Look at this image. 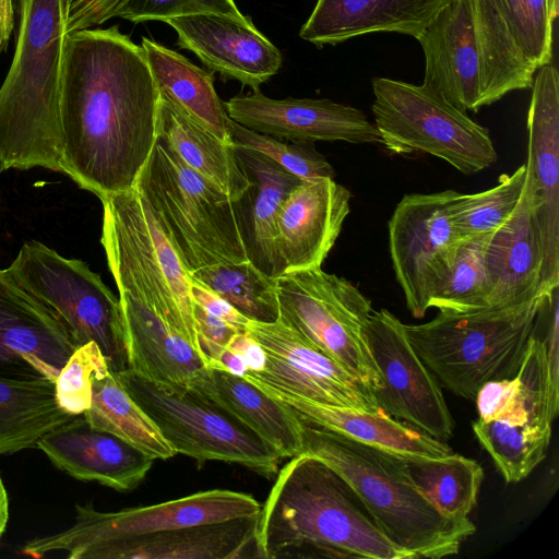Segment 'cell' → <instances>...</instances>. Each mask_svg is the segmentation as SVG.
I'll return each mask as SVG.
<instances>
[{
	"label": "cell",
	"instance_id": "39",
	"mask_svg": "<svg viewBox=\"0 0 559 559\" xmlns=\"http://www.w3.org/2000/svg\"><path fill=\"white\" fill-rule=\"evenodd\" d=\"M514 43L537 70L552 58V24L548 0H491Z\"/></svg>",
	"mask_w": 559,
	"mask_h": 559
},
{
	"label": "cell",
	"instance_id": "51",
	"mask_svg": "<svg viewBox=\"0 0 559 559\" xmlns=\"http://www.w3.org/2000/svg\"><path fill=\"white\" fill-rule=\"evenodd\" d=\"M548 3H549L550 15H551L552 20L555 21V19L558 15L559 0H548Z\"/></svg>",
	"mask_w": 559,
	"mask_h": 559
},
{
	"label": "cell",
	"instance_id": "17",
	"mask_svg": "<svg viewBox=\"0 0 559 559\" xmlns=\"http://www.w3.org/2000/svg\"><path fill=\"white\" fill-rule=\"evenodd\" d=\"M78 346L55 314L0 270V377L55 381Z\"/></svg>",
	"mask_w": 559,
	"mask_h": 559
},
{
	"label": "cell",
	"instance_id": "29",
	"mask_svg": "<svg viewBox=\"0 0 559 559\" xmlns=\"http://www.w3.org/2000/svg\"><path fill=\"white\" fill-rule=\"evenodd\" d=\"M157 135L191 169L214 183L233 201H237L249 187L250 181L237 160L235 144L218 139L163 94H159Z\"/></svg>",
	"mask_w": 559,
	"mask_h": 559
},
{
	"label": "cell",
	"instance_id": "27",
	"mask_svg": "<svg viewBox=\"0 0 559 559\" xmlns=\"http://www.w3.org/2000/svg\"><path fill=\"white\" fill-rule=\"evenodd\" d=\"M259 386V385H257ZM271 397L288 405L301 419L355 441L405 457H443L451 448L383 411L368 412L322 404L259 386Z\"/></svg>",
	"mask_w": 559,
	"mask_h": 559
},
{
	"label": "cell",
	"instance_id": "38",
	"mask_svg": "<svg viewBox=\"0 0 559 559\" xmlns=\"http://www.w3.org/2000/svg\"><path fill=\"white\" fill-rule=\"evenodd\" d=\"M526 166L511 175L503 174L488 190L462 194L456 192L451 217L459 238L493 233L515 210L525 185Z\"/></svg>",
	"mask_w": 559,
	"mask_h": 559
},
{
	"label": "cell",
	"instance_id": "11",
	"mask_svg": "<svg viewBox=\"0 0 559 559\" xmlns=\"http://www.w3.org/2000/svg\"><path fill=\"white\" fill-rule=\"evenodd\" d=\"M276 287L280 318L286 324L373 392L380 388L364 332L373 309L357 286L314 267L282 274Z\"/></svg>",
	"mask_w": 559,
	"mask_h": 559
},
{
	"label": "cell",
	"instance_id": "20",
	"mask_svg": "<svg viewBox=\"0 0 559 559\" xmlns=\"http://www.w3.org/2000/svg\"><path fill=\"white\" fill-rule=\"evenodd\" d=\"M425 56L421 85L463 111L481 108V50L475 0H452L416 37Z\"/></svg>",
	"mask_w": 559,
	"mask_h": 559
},
{
	"label": "cell",
	"instance_id": "45",
	"mask_svg": "<svg viewBox=\"0 0 559 559\" xmlns=\"http://www.w3.org/2000/svg\"><path fill=\"white\" fill-rule=\"evenodd\" d=\"M193 317L199 346L209 365L240 331L195 302Z\"/></svg>",
	"mask_w": 559,
	"mask_h": 559
},
{
	"label": "cell",
	"instance_id": "42",
	"mask_svg": "<svg viewBox=\"0 0 559 559\" xmlns=\"http://www.w3.org/2000/svg\"><path fill=\"white\" fill-rule=\"evenodd\" d=\"M140 204L144 228L155 253L157 263L179 307L189 318L194 320L193 301L190 294L191 280L189 272L182 263L156 213L141 193Z\"/></svg>",
	"mask_w": 559,
	"mask_h": 559
},
{
	"label": "cell",
	"instance_id": "28",
	"mask_svg": "<svg viewBox=\"0 0 559 559\" xmlns=\"http://www.w3.org/2000/svg\"><path fill=\"white\" fill-rule=\"evenodd\" d=\"M190 386L233 415L281 459L302 453L300 417L248 379L207 367Z\"/></svg>",
	"mask_w": 559,
	"mask_h": 559
},
{
	"label": "cell",
	"instance_id": "21",
	"mask_svg": "<svg viewBox=\"0 0 559 559\" xmlns=\"http://www.w3.org/2000/svg\"><path fill=\"white\" fill-rule=\"evenodd\" d=\"M350 192L332 178L302 180L282 203L277 249L285 272L321 267L349 214Z\"/></svg>",
	"mask_w": 559,
	"mask_h": 559
},
{
	"label": "cell",
	"instance_id": "31",
	"mask_svg": "<svg viewBox=\"0 0 559 559\" xmlns=\"http://www.w3.org/2000/svg\"><path fill=\"white\" fill-rule=\"evenodd\" d=\"M73 417L59 405L55 381L0 377V454L36 447Z\"/></svg>",
	"mask_w": 559,
	"mask_h": 559
},
{
	"label": "cell",
	"instance_id": "30",
	"mask_svg": "<svg viewBox=\"0 0 559 559\" xmlns=\"http://www.w3.org/2000/svg\"><path fill=\"white\" fill-rule=\"evenodd\" d=\"M140 46L159 94L175 102L218 139L234 144L228 128L230 118L215 91L213 73L154 39L142 37Z\"/></svg>",
	"mask_w": 559,
	"mask_h": 559
},
{
	"label": "cell",
	"instance_id": "2",
	"mask_svg": "<svg viewBox=\"0 0 559 559\" xmlns=\"http://www.w3.org/2000/svg\"><path fill=\"white\" fill-rule=\"evenodd\" d=\"M103 203L102 245L122 310L129 370L147 379L190 386L207 368L194 320L179 307L146 235L140 193Z\"/></svg>",
	"mask_w": 559,
	"mask_h": 559
},
{
	"label": "cell",
	"instance_id": "14",
	"mask_svg": "<svg viewBox=\"0 0 559 559\" xmlns=\"http://www.w3.org/2000/svg\"><path fill=\"white\" fill-rule=\"evenodd\" d=\"M246 332L265 354L263 369L243 376L255 385L317 403L380 411L368 385L280 317L270 323L249 321Z\"/></svg>",
	"mask_w": 559,
	"mask_h": 559
},
{
	"label": "cell",
	"instance_id": "10",
	"mask_svg": "<svg viewBox=\"0 0 559 559\" xmlns=\"http://www.w3.org/2000/svg\"><path fill=\"white\" fill-rule=\"evenodd\" d=\"M7 270L58 318L79 346L94 342L114 372L128 368L120 300L85 262L29 241Z\"/></svg>",
	"mask_w": 559,
	"mask_h": 559
},
{
	"label": "cell",
	"instance_id": "6",
	"mask_svg": "<svg viewBox=\"0 0 559 559\" xmlns=\"http://www.w3.org/2000/svg\"><path fill=\"white\" fill-rule=\"evenodd\" d=\"M550 295L504 307L440 312L420 324H404L427 368L453 394L475 400L488 381L514 378L528 340Z\"/></svg>",
	"mask_w": 559,
	"mask_h": 559
},
{
	"label": "cell",
	"instance_id": "8",
	"mask_svg": "<svg viewBox=\"0 0 559 559\" xmlns=\"http://www.w3.org/2000/svg\"><path fill=\"white\" fill-rule=\"evenodd\" d=\"M371 85L374 126L392 154L426 153L464 175L497 162L489 131L438 93L389 78H373Z\"/></svg>",
	"mask_w": 559,
	"mask_h": 559
},
{
	"label": "cell",
	"instance_id": "23",
	"mask_svg": "<svg viewBox=\"0 0 559 559\" xmlns=\"http://www.w3.org/2000/svg\"><path fill=\"white\" fill-rule=\"evenodd\" d=\"M235 154L250 181L233 202L247 258L264 274L278 277L285 269L277 249V216L302 179L254 150L235 144Z\"/></svg>",
	"mask_w": 559,
	"mask_h": 559
},
{
	"label": "cell",
	"instance_id": "18",
	"mask_svg": "<svg viewBox=\"0 0 559 559\" xmlns=\"http://www.w3.org/2000/svg\"><path fill=\"white\" fill-rule=\"evenodd\" d=\"M224 107L237 123L282 140L381 143L376 126L360 109L326 98L274 99L255 88L229 98Z\"/></svg>",
	"mask_w": 559,
	"mask_h": 559
},
{
	"label": "cell",
	"instance_id": "26",
	"mask_svg": "<svg viewBox=\"0 0 559 559\" xmlns=\"http://www.w3.org/2000/svg\"><path fill=\"white\" fill-rule=\"evenodd\" d=\"M486 272L488 307L510 306L545 293L540 288L542 251L535 207L526 183L515 210L491 234Z\"/></svg>",
	"mask_w": 559,
	"mask_h": 559
},
{
	"label": "cell",
	"instance_id": "19",
	"mask_svg": "<svg viewBox=\"0 0 559 559\" xmlns=\"http://www.w3.org/2000/svg\"><path fill=\"white\" fill-rule=\"evenodd\" d=\"M166 23L177 33V45L192 51L212 72L252 90L275 75L283 62L278 48L252 23L205 13L174 17Z\"/></svg>",
	"mask_w": 559,
	"mask_h": 559
},
{
	"label": "cell",
	"instance_id": "34",
	"mask_svg": "<svg viewBox=\"0 0 559 559\" xmlns=\"http://www.w3.org/2000/svg\"><path fill=\"white\" fill-rule=\"evenodd\" d=\"M404 460L413 483L443 515L468 519L484 479L483 467L475 460L453 452L438 459Z\"/></svg>",
	"mask_w": 559,
	"mask_h": 559
},
{
	"label": "cell",
	"instance_id": "24",
	"mask_svg": "<svg viewBox=\"0 0 559 559\" xmlns=\"http://www.w3.org/2000/svg\"><path fill=\"white\" fill-rule=\"evenodd\" d=\"M259 514L114 540L91 549L85 559L262 558Z\"/></svg>",
	"mask_w": 559,
	"mask_h": 559
},
{
	"label": "cell",
	"instance_id": "33",
	"mask_svg": "<svg viewBox=\"0 0 559 559\" xmlns=\"http://www.w3.org/2000/svg\"><path fill=\"white\" fill-rule=\"evenodd\" d=\"M475 23L481 50V107L512 91L530 88L536 69L514 43L491 0H475Z\"/></svg>",
	"mask_w": 559,
	"mask_h": 559
},
{
	"label": "cell",
	"instance_id": "7",
	"mask_svg": "<svg viewBox=\"0 0 559 559\" xmlns=\"http://www.w3.org/2000/svg\"><path fill=\"white\" fill-rule=\"evenodd\" d=\"M134 187L156 213L189 273L248 261L234 201L191 169L162 136Z\"/></svg>",
	"mask_w": 559,
	"mask_h": 559
},
{
	"label": "cell",
	"instance_id": "50",
	"mask_svg": "<svg viewBox=\"0 0 559 559\" xmlns=\"http://www.w3.org/2000/svg\"><path fill=\"white\" fill-rule=\"evenodd\" d=\"M9 521V498L0 476V539L7 528Z\"/></svg>",
	"mask_w": 559,
	"mask_h": 559
},
{
	"label": "cell",
	"instance_id": "16",
	"mask_svg": "<svg viewBox=\"0 0 559 559\" xmlns=\"http://www.w3.org/2000/svg\"><path fill=\"white\" fill-rule=\"evenodd\" d=\"M537 70L527 114L525 183L540 243V288L551 294L559 286V76L551 63Z\"/></svg>",
	"mask_w": 559,
	"mask_h": 559
},
{
	"label": "cell",
	"instance_id": "36",
	"mask_svg": "<svg viewBox=\"0 0 559 559\" xmlns=\"http://www.w3.org/2000/svg\"><path fill=\"white\" fill-rule=\"evenodd\" d=\"M189 276L227 300L250 321L270 323L280 317L276 277L264 274L249 260L201 267Z\"/></svg>",
	"mask_w": 559,
	"mask_h": 559
},
{
	"label": "cell",
	"instance_id": "1",
	"mask_svg": "<svg viewBox=\"0 0 559 559\" xmlns=\"http://www.w3.org/2000/svg\"><path fill=\"white\" fill-rule=\"evenodd\" d=\"M159 92L118 25L69 33L60 94L61 173L102 200L134 188L157 140Z\"/></svg>",
	"mask_w": 559,
	"mask_h": 559
},
{
	"label": "cell",
	"instance_id": "44",
	"mask_svg": "<svg viewBox=\"0 0 559 559\" xmlns=\"http://www.w3.org/2000/svg\"><path fill=\"white\" fill-rule=\"evenodd\" d=\"M475 401L478 418L481 420L501 419L513 424H538L531 419L524 407L515 377L486 382L478 390Z\"/></svg>",
	"mask_w": 559,
	"mask_h": 559
},
{
	"label": "cell",
	"instance_id": "25",
	"mask_svg": "<svg viewBox=\"0 0 559 559\" xmlns=\"http://www.w3.org/2000/svg\"><path fill=\"white\" fill-rule=\"evenodd\" d=\"M452 0H317L299 35L318 47L396 32L417 37Z\"/></svg>",
	"mask_w": 559,
	"mask_h": 559
},
{
	"label": "cell",
	"instance_id": "41",
	"mask_svg": "<svg viewBox=\"0 0 559 559\" xmlns=\"http://www.w3.org/2000/svg\"><path fill=\"white\" fill-rule=\"evenodd\" d=\"M106 364L96 343L90 342L75 348L55 379L57 401L67 413L78 416L90 407L92 374Z\"/></svg>",
	"mask_w": 559,
	"mask_h": 559
},
{
	"label": "cell",
	"instance_id": "47",
	"mask_svg": "<svg viewBox=\"0 0 559 559\" xmlns=\"http://www.w3.org/2000/svg\"><path fill=\"white\" fill-rule=\"evenodd\" d=\"M190 294L193 302L200 305L212 314L231 324L240 332H246L247 324L250 320L243 317L219 295L192 280Z\"/></svg>",
	"mask_w": 559,
	"mask_h": 559
},
{
	"label": "cell",
	"instance_id": "40",
	"mask_svg": "<svg viewBox=\"0 0 559 559\" xmlns=\"http://www.w3.org/2000/svg\"><path fill=\"white\" fill-rule=\"evenodd\" d=\"M228 128L235 144L265 155L302 180L335 177L332 165L312 143H286L282 139L246 128L231 119Z\"/></svg>",
	"mask_w": 559,
	"mask_h": 559
},
{
	"label": "cell",
	"instance_id": "37",
	"mask_svg": "<svg viewBox=\"0 0 559 559\" xmlns=\"http://www.w3.org/2000/svg\"><path fill=\"white\" fill-rule=\"evenodd\" d=\"M491 234L457 240L449 267L429 296V308H437L440 312L489 308L486 249Z\"/></svg>",
	"mask_w": 559,
	"mask_h": 559
},
{
	"label": "cell",
	"instance_id": "15",
	"mask_svg": "<svg viewBox=\"0 0 559 559\" xmlns=\"http://www.w3.org/2000/svg\"><path fill=\"white\" fill-rule=\"evenodd\" d=\"M454 190L405 194L388 224L389 251L406 307L425 317L429 296L450 265L460 239L451 217Z\"/></svg>",
	"mask_w": 559,
	"mask_h": 559
},
{
	"label": "cell",
	"instance_id": "35",
	"mask_svg": "<svg viewBox=\"0 0 559 559\" xmlns=\"http://www.w3.org/2000/svg\"><path fill=\"white\" fill-rule=\"evenodd\" d=\"M472 427L507 483H519L537 467L546 457L552 433V425L513 424L501 419L478 418Z\"/></svg>",
	"mask_w": 559,
	"mask_h": 559
},
{
	"label": "cell",
	"instance_id": "22",
	"mask_svg": "<svg viewBox=\"0 0 559 559\" xmlns=\"http://www.w3.org/2000/svg\"><path fill=\"white\" fill-rule=\"evenodd\" d=\"M36 447L72 477L123 492L135 489L155 461L117 436L92 427L83 414L44 435Z\"/></svg>",
	"mask_w": 559,
	"mask_h": 559
},
{
	"label": "cell",
	"instance_id": "52",
	"mask_svg": "<svg viewBox=\"0 0 559 559\" xmlns=\"http://www.w3.org/2000/svg\"><path fill=\"white\" fill-rule=\"evenodd\" d=\"M72 0H67V4L70 3Z\"/></svg>",
	"mask_w": 559,
	"mask_h": 559
},
{
	"label": "cell",
	"instance_id": "4",
	"mask_svg": "<svg viewBox=\"0 0 559 559\" xmlns=\"http://www.w3.org/2000/svg\"><path fill=\"white\" fill-rule=\"evenodd\" d=\"M67 0H16L17 35L0 86V171H61Z\"/></svg>",
	"mask_w": 559,
	"mask_h": 559
},
{
	"label": "cell",
	"instance_id": "12",
	"mask_svg": "<svg viewBox=\"0 0 559 559\" xmlns=\"http://www.w3.org/2000/svg\"><path fill=\"white\" fill-rule=\"evenodd\" d=\"M261 504L249 493L228 489L199 491L178 499L102 512L92 504H78L75 519L67 530L35 538L22 552L43 557L63 551L68 558L85 559L94 547L124 538L175 528L219 522L260 513Z\"/></svg>",
	"mask_w": 559,
	"mask_h": 559
},
{
	"label": "cell",
	"instance_id": "32",
	"mask_svg": "<svg viewBox=\"0 0 559 559\" xmlns=\"http://www.w3.org/2000/svg\"><path fill=\"white\" fill-rule=\"evenodd\" d=\"M91 381V405L83 416L92 427L117 436L154 460H167L176 455L108 364L99 367L92 374Z\"/></svg>",
	"mask_w": 559,
	"mask_h": 559
},
{
	"label": "cell",
	"instance_id": "43",
	"mask_svg": "<svg viewBox=\"0 0 559 559\" xmlns=\"http://www.w3.org/2000/svg\"><path fill=\"white\" fill-rule=\"evenodd\" d=\"M221 14L243 20L234 0H126L115 13V17L133 23L146 21L166 22L174 17L194 14Z\"/></svg>",
	"mask_w": 559,
	"mask_h": 559
},
{
	"label": "cell",
	"instance_id": "46",
	"mask_svg": "<svg viewBox=\"0 0 559 559\" xmlns=\"http://www.w3.org/2000/svg\"><path fill=\"white\" fill-rule=\"evenodd\" d=\"M126 0H72L67 9V32L72 33L104 24L115 17Z\"/></svg>",
	"mask_w": 559,
	"mask_h": 559
},
{
	"label": "cell",
	"instance_id": "9",
	"mask_svg": "<svg viewBox=\"0 0 559 559\" xmlns=\"http://www.w3.org/2000/svg\"><path fill=\"white\" fill-rule=\"evenodd\" d=\"M115 373L176 454L199 463L239 464L267 478L276 475L280 455L195 389L154 381L129 369Z\"/></svg>",
	"mask_w": 559,
	"mask_h": 559
},
{
	"label": "cell",
	"instance_id": "13",
	"mask_svg": "<svg viewBox=\"0 0 559 559\" xmlns=\"http://www.w3.org/2000/svg\"><path fill=\"white\" fill-rule=\"evenodd\" d=\"M364 332L381 377L373 392L379 408L435 439H449L454 420L439 381L411 344L404 323L386 309L373 310Z\"/></svg>",
	"mask_w": 559,
	"mask_h": 559
},
{
	"label": "cell",
	"instance_id": "49",
	"mask_svg": "<svg viewBox=\"0 0 559 559\" xmlns=\"http://www.w3.org/2000/svg\"><path fill=\"white\" fill-rule=\"evenodd\" d=\"M16 0H0V57L5 52L14 27Z\"/></svg>",
	"mask_w": 559,
	"mask_h": 559
},
{
	"label": "cell",
	"instance_id": "5",
	"mask_svg": "<svg viewBox=\"0 0 559 559\" xmlns=\"http://www.w3.org/2000/svg\"><path fill=\"white\" fill-rule=\"evenodd\" d=\"M301 419V418H300ZM302 452L322 460L355 490L386 538L408 559L456 555L476 527L443 515L413 483L404 456L301 419Z\"/></svg>",
	"mask_w": 559,
	"mask_h": 559
},
{
	"label": "cell",
	"instance_id": "48",
	"mask_svg": "<svg viewBox=\"0 0 559 559\" xmlns=\"http://www.w3.org/2000/svg\"><path fill=\"white\" fill-rule=\"evenodd\" d=\"M227 347L242 357L248 367L247 372H258L263 369L265 364L264 350L247 332L237 333Z\"/></svg>",
	"mask_w": 559,
	"mask_h": 559
},
{
	"label": "cell",
	"instance_id": "3",
	"mask_svg": "<svg viewBox=\"0 0 559 559\" xmlns=\"http://www.w3.org/2000/svg\"><path fill=\"white\" fill-rule=\"evenodd\" d=\"M262 558L408 559L382 533L350 485L309 453L290 457L261 506Z\"/></svg>",
	"mask_w": 559,
	"mask_h": 559
}]
</instances>
